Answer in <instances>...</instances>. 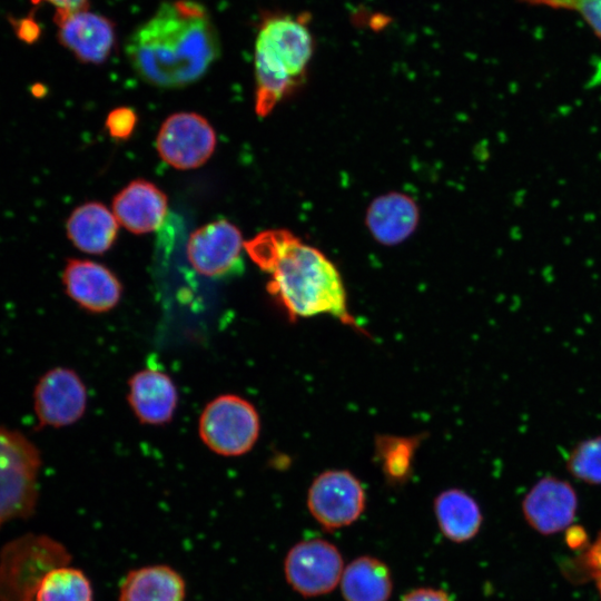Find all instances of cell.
Masks as SVG:
<instances>
[{
  "instance_id": "d6986e66",
  "label": "cell",
  "mask_w": 601,
  "mask_h": 601,
  "mask_svg": "<svg viewBox=\"0 0 601 601\" xmlns=\"http://www.w3.org/2000/svg\"><path fill=\"white\" fill-rule=\"evenodd\" d=\"M434 513L442 533L455 542L472 539L482 524L479 504L460 489L441 492L434 500Z\"/></svg>"
},
{
  "instance_id": "8fae6325",
  "label": "cell",
  "mask_w": 601,
  "mask_h": 601,
  "mask_svg": "<svg viewBox=\"0 0 601 601\" xmlns=\"http://www.w3.org/2000/svg\"><path fill=\"white\" fill-rule=\"evenodd\" d=\"M86 404V387L69 368L48 371L35 390V411L41 426L70 425L82 416Z\"/></svg>"
},
{
  "instance_id": "9c48e42d",
  "label": "cell",
  "mask_w": 601,
  "mask_h": 601,
  "mask_svg": "<svg viewBox=\"0 0 601 601\" xmlns=\"http://www.w3.org/2000/svg\"><path fill=\"white\" fill-rule=\"evenodd\" d=\"M242 233L226 219L206 224L190 234L186 253L193 268L209 278H225L243 270Z\"/></svg>"
},
{
  "instance_id": "7a4b0ae2",
  "label": "cell",
  "mask_w": 601,
  "mask_h": 601,
  "mask_svg": "<svg viewBox=\"0 0 601 601\" xmlns=\"http://www.w3.org/2000/svg\"><path fill=\"white\" fill-rule=\"evenodd\" d=\"M244 249L270 275L267 289L290 317L326 314L357 327L348 312L342 276L322 250L283 228L257 234L244 243Z\"/></svg>"
},
{
  "instance_id": "44dd1931",
  "label": "cell",
  "mask_w": 601,
  "mask_h": 601,
  "mask_svg": "<svg viewBox=\"0 0 601 601\" xmlns=\"http://www.w3.org/2000/svg\"><path fill=\"white\" fill-rule=\"evenodd\" d=\"M36 601H92V589L78 569L56 565L47 570L36 585Z\"/></svg>"
},
{
  "instance_id": "d4e9b609",
  "label": "cell",
  "mask_w": 601,
  "mask_h": 601,
  "mask_svg": "<svg viewBox=\"0 0 601 601\" xmlns=\"http://www.w3.org/2000/svg\"><path fill=\"white\" fill-rule=\"evenodd\" d=\"M137 122V116L134 110L127 107H120L109 112L106 127L112 138H128Z\"/></svg>"
},
{
  "instance_id": "52a82bcc",
  "label": "cell",
  "mask_w": 601,
  "mask_h": 601,
  "mask_svg": "<svg viewBox=\"0 0 601 601\" xmlns=\"http://www.w3.org/2000/svg\"><path fill=\"white\" fill-rule=\"evenodd\" d=\"M216 147V134L206 118L196 112H176L161 125L156 148L160 158L176 169L203 166Z\"/></svg>"
},
{
  "instance_id": "4316f807",
  "label": "cell",
  "mask_w": 601,
  "mask_h": 601,
  "mask_svg": "<svg viewBox=\"0 0 601 601\" xmlns=\"http://www.w3.org/2000/svg\"><path fill=\"white\" fill-rule=\"evenodd\" d=\"M401 601H451V599L444 591L421 588L408 592Z\"/></svg>"
},
{
  "instance_id": "2e32d148",
  "label": "cell",
  "mask_w": 601,
  "mask_h": 601,
  "mask_svg": "<svg viewBox=\"0 0 601 601\" xmlns=\"http://www.w3.org/2000/svg\"><path fill=\"white\" fill-rule=\"evenodd\" d=\"M128 400L140 422L157 425L171 420L178 395L174 382L166 373L146 368L130 378Z\"/></svg>"
},
{
  "instance_id": "6da1fadb",
  "label": "cell",
  "mask_w": 601,
  "mask_h": 601,
  "mask_svg": "<svg viewBox=\"0 0 601 601\" xmlns=\"http://www.w3.org/2000/svg\"><path fill=\"white\" fill-rule=\"evenodd\" d=\"M125 51L145 82L159 88H183L199 80L218 59L217 29L200 3H162L129 36Z\"/></svg>"
},
{
  "instance_id": "277c9868",
  "label": "cell",
  "mask_w": 601,
  "mask_h": 601,
  "mask_svg": "<svg viewBox=\"0 0 601 601\" xmlns=\"http://www.w3.org/2000/svg\"><path fill=\"white\" fill-rule=\"evenodd\" d=\"M40 455L21 433L0 426V524L31 514Z\"/></svg>"
},
{
  "instance_id": "603a6c76",
  "label": "cell",
  "mask_w": 601,
  "mask_h": 601,
  "mask_svg": "<svg viewBox=\"0 0 601 601\" xmlns=\"http://www.w3.org/2000/svg\"><path fill=\"white\" fill-rule=\"evenodd\" d=\"M569 472L577 479L594 485L601 484V436L580 442L566 460Z\"/></svg>"
},
{
  "instance_id": "cb8c5ba5",
  "label": "cell",
  "mask_w": 601,
  "mask_h": 601,
  "mask_svg": "<svg viewBox=\"0 0 601 601\" xmlns=\"http://www.w3.org/2000/svg\"><path fill=\"white\" fill-rule=\"evenodd\" d=\"M532 6L577 11L601 40V0H520Z\"/></svg>"
},
{
  "instance_id": "5bb4252c",
  "label": "cell",
  "mask_w": 601,
  "mask_h": 601,
  "mask_svg": "<svg viewBox=\"0 0 601 601\" xmlns=\"http://www.w3.org/2000/svg\"><path fill=\"white\" fill-rule=\"evenodd\" d=\"M168 208L167 196L156 185L136 179L112 199V214L118 224L132 234L156 230L164 223Z\"/></svg>"
},
{
  "instance_id": "ac0fdd59",
  "label": "cell",
  "mask_w": 601,
  "mask_h": 601,
  "mask_svg": "<svg viewBox=\"0 0 601 601\" xmlns=\"http://www.w3.org/2000/svg\"><path fill=\"white\" fill-rule=\"evenodd\" d=\"M185 582L167 565L130 571L120 587L119 601H184Z\"/></svg>"
},
{
  "instance_id": "7c38bea8",
  "label": "cell",
  "mask_w": 601,
  "mask_h": 601,
  "mask_svg": "<svg viewBox=\"0 0 601 601\" xmlns=\"http://www.w3.org/2000/svg\"><path fill=\"white\" fill-rule=\"evenodd\" d=\"M578 497L572 485L558 477L536 482L522 502L528 523L542 534L565 530L574 520Z\"/></svg>"
},
{
  "instance_id": "4fadbf2b",
  "label": "cell",
  "mask_w": 601,
  "mask_h": 601,
  "mask_svg": "<svg viewBox=\"0 0 601 601\" xmlns=\"http://www.w3.org/2000/svg\"><path fill=\"white\" fill-rule=\"evenodd\" d=\"M62 284L72 300L92 313H105L114 308L122 292L119 279L110 269L80 258L67 259Z\"/></svg>"
},
{
  "instance_id": "ffe728a7",
  "label": "cell",
  "mask_w": 601,
  "mask_h": 601,
  "mask_svg": "<svg viewBox=\"0 0 601 601\" xmlns=\"http://www.w3.org/2000/svg\"><path fill=\"white\" fill-rule=\"evenodd\" d=\"M341 590L345 601H387L392 594L388 568L372 556H361L344 568Z\"/></svg>"
},
{
  "instance_id": "7402d4cb",
  "label": "cell",
  "mask_w": 601,
  "mask_h": 601,
  "mask_svg": "<svg viewBox=\"0 0 601 601\" xmlns=\"http://www.w3.org/2000/svg\"><path fill=\"white\" fill-rule=\"evenodd\" d=\"M417 444L415 437L384 435L377 439L376 453L388 479L402 481L408 475Z\"/></svg>"
},
{
  "instance_id": "e0dca14e",
  "label": "cell",
  "mask_w": 601,
  "mask_h": 601,
  "mask_svg": "<svg viewBox=\"0 0 601 601\" xmlns=\"http://www.w3.org/2000/svg\"><path fill=\"white\" fill-rule=\"evenodd\" d=\"M118 221L101 203L88 201L76 207L66 221L69 240L87 254H104L114 244Z\"/></svg>"
},
{
  "instance_id": "30bf717a",
  "label": "cell",
  "mask_w": 601,
  "mask_h": 601,
  "mask_svg": "<svg viewBox=\"0 0 601 601\" xmlns=\"http://www.w3.org/2000/svg\"><path fill=\"white\" fill-rule=\"evenodd\" d=\"M55 23L59 42L81 62L102 63L114 49L116 33L112 22L88 8L56 10Z\"/></svg>"
},
{
  "instance_id": "8992f818",
  "label": "cell",
  "mask_w": 601,
  "mask_h": 601,
  "mask_svg": "<svg viewBox=\"0 0 601 601\" xmlns=\"http://www.w3.org/2000/svg\"><path fill=\"white\" fill-rule=\"evenodd\" d=\"M366 496L361 481L347 470H326L312 482L307 506L325 529H339L355 522L364 511Z\"/></svg>"
},
{
  "instance_id": "3957f363",
  "label": "cell",
  "mask_w": 601,
  "mask_h": 601,
  "mask_svg": "<svg viewBox=\"0 0 601 601\" xmlns=\"http://www.w3.org/2000/svg\"><path fill=\"white\" fill-rule=\"evenodd\" d=\"M314 49L306 23L288 14L266 18L255 45V110L267 116L303 80Z\"/></svg>"
},
{
  "instance_id": "f1b7e54d",
  "label": "cell",
  "mask_w": 601,
  "mask_h": 601,
  "mask_svg": "<svg viewBox=\"0 0 601 601\" xmlns=\"http://www.w3.org/2000/svg\"><path fill=\"white\" fill-rule=\"evenodd\" d=\"M33 3L47 1L56 7L57 10H79L89 8L88 0H31Z\"/></svg>"
},
{
  "instance_id": "5b68a950",
  "label": "cell",
  "mask_w": 601,
  "mask_h": 601,
  "mask_svg": "<svg viewBox=\"0 0 601 601\" xmlns=\"http://www.w3.org/2000/svg\"><path fill=\"white\" fill-rule=\"evenodd\" d=\"M199 434L211 451L224 456L242 455L258 439L259 417L248 401L237 395H221L203 411Z\"/></svg>"
},
{
  "instance_id": "83f0119b",
  "label": "cell",
  "mask_w": 601,
  "mask_h": 601,
  "mask_svg": "<svg viewBox=\"0 0 601 601\" xmlns=\"http://www.w3.org/2000/svg\"><path fill=\"white\" fill-rule=\"evenodd\" d=\"M14 24L18 37L28 43L36 41L40 36V28L31 18L21 19Z\"/></svg>"
},
{
  "instance_id": "ba28073f",
  "label": "cell",
  "mask_w": 601,
  "mask_h": 601,
  "mask_svg": "<svg viewBox=\"0 0 601 601\" xmlns=\"http://www.w3.org/2000/svg\"><path fill=\"white\" fill-rule=\"evenodd\" d=\"M289 585L305 597L331 592L341 581L344 563L337 548L322 539L295 544L284 562Z\"/></svg>"
},
{
  "instance_id": "9a60e30c",
  "label": "cell",
  "mask_w": 601,
  "mask_h": 601,
  "mask_svg": "<svg viewBox=\"0 0 601 601\" xmlns=\"http://www.w3.org/2000/svg\"><path fill=\"white\" fill-rule=\"evenodd\" d=\"M420 221L416 201L407 194L390 191L376 197L365 216L366 227L381 245L402 244L413 235Z\"/></svg>"
},
{
  "instance_id": "484cf974",
  "label": "cell",
  "mask_w": 601,
  "mask_h": 601,
  "mask_svg": "<svg viewBox=\"0 0 601 601\" xmlns=\"http://www.w3.org/2000/svg\"><path fill=\"white\" fill-rule=\"evenodd\" d=\"M582 556L585 573L594 582L601 597V532Z\"/></svg>"
}]
</instances>
